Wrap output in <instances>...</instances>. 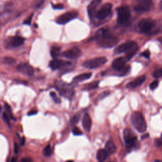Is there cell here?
<instances>
[{"label": "cell", "instance_id": "31", "mask_svg": "<svg viewBox=\"0 0 162 162\" xmlns=\"http://www.w3.org/2000/svg\"><path fill=\"white\" fill-rule=\"evenodd\" d=\"M5 110H6L9 116H10L11 119H13L14 120H16V119H15L13 118V115H12V113L11 107H10V106L7 103H5Z\"/></svg>", "mask_w": 162, "mask_h": 162}, {"label": "cell", "instance_id": "44", "mask_svg": "<svg viewBox=\"0 0 162 162\" xmlns=\"http://www.w3.org/2000/svg\"><path fill=\"white\" fill-rule=\"evenodd\" d=\"M149 137V134H146L144 135H143V136H142V139H146Z\"/></svg>", "mask_w": 162, "mask_h": 162}, {"label": "cell", "instance_id": "16", "mask_svg": "<svg viewBox=\"0 0 162 162\" xmlns=\"http://www.w3.org/2000/svg\"><path fill=\"white\" fill-rule=\"evenodd\" d=\"M125 63L126 61L124 58L119 57L114 60L112 66L114 70L121 72L125 67Z\"/></svg>", "mask_w": 162, "mask_h": 162}, {"label": "cell", "instance_id": "35", "mask_svg": "<svg viewBox=\"0 0 162 162\" xmlns=\"http://www.w3.org/2000/svg\"><path fill=\"white\" fill-rule=\"evenodd\" d=\"M33 14H32V15H30L28 18H27V19L24 21L23 23H24V24H26V25H31L32 19H33Z\"/></svg>", "mask_w": 162, "mask_h": 162}, {"label": "cell", "instance_id": "22", "mask_svg": "<svg viewBox=\"0 0 162 162\" xmlns=\"http://www.w3.org/2000/svg\"><path fill=\"white\" fill-rule=\"evenodd\" d=\"M138 50V46L137 44H136L130 49H129L126 52V55H125V58L127 60H130L135 55H136Z\"/></svg>", "mask_w": 162, "mask_h": 162}, {"label": "cell", "instance_id": "2", "mask_svg": "<svg viewBox=\"0 0 162 162\" xmlns=\"http://www.w3.org/2000/svg\"><path fill=\"white\" fill-rule=\"evenodd\" d=\"M131 123L132 125L139 132H144L147 129L145 119L141 112H134L131 115Z\"/></svg>", "mask_w": 162, "mask_h": 162}, {"label": "cell", "instance_id": "33", "mask_svg": "<svg viewBox=\"0 0 162 162\" xmlns=\"http://www.w3.org/2000/svg\"><path fill=\"white\" fill-rule=\"evenodd\" d=\"M158 86V80H154L149 84V88L151 90H154L157 88Z\"/></svg>", "mask_w": 162, "mask_h": 162}, {"label": "cell", "instance_id": "37", "mask_svg": "<svg viewBox=\"0 0 162 162\" xmlns=\"http://www.w3.org/2000/svg\"><path fill=\"white\" fill-rule=\"evenodd\" d=\"M155 144L156 145V146L158 147H161L162 146V138H158V139H156L155 141Z\"/></svg>", "mask_w": 162, "mask_h": 162}, {"label": "cell", "instance_id": "27", "mask_svg": "<svg viewBox=\"0 0 162 162\" xmlns=\"http://www.w3.org/2000/svg\"><path fill=\"white\" fill-rule=\"evenodd\" d=\"M43 155H44L45 157H49L50 156H51L53 152H52V148H51L50 144L47 145V146L44 148L43 151Z\"/></svg>", "mask_w": 162, "mask_h": 162}, {"label": "cell", "instance_id": "25", "mask_svg": "<svg viewBox=\"0 0 162 162\" xmlns=\"http://www.w3.org/2000/svg\"><path fill=\"white\" fill-rule=\"evenodd\" d=\"M99 83V82L97 80V81H94V82L90 83L89 84H87L84 86V89L88 91V90H93V89H96L98 88Z\"/></svg>", "mask_w": 162, "mask_h": 162}, {"label": "cell", "instance_id": "43", "mask_svg": "<svg viewBox=\"0 0 162 162\" xmlns=\"http://www.w3.org/2000/svg\"><path fill=\"white\" fill-rule=\"evenodd\" d=\"M37 114V112H36V111H33V112H29L28 113V115H35V114Z\"/></svg>", "mask_w": 162, "mask_h": 162}, {"label": "cell", "instance_id": "10", "mask_svg": "<svg viewBox=\"0 0 162 162\" xmlns=\"http://www.w3.org/2000/svg\"><path fill=\"white\" fill-rule=\"evenodd\" d=\"M81 55H82V52L77 47H73L62 53L63 57L70 60L77 59L81 56Z\"/></svg>", "mask_w": 162, "mask_h": 162}, {"label": "cell", "instance_id": "15", "mask_svg": "<svg viewBox=\"0 0 162 162\" xmlns=\"http://www.w3.org/2000/svg\"><path fill=\"white\" fill-rule=\"evenodd\" d=\"M17 70L23 74H26L29 76H33L34 73V70L32 66L28 63H20L17 67Z\"/></svg>", "mask_w": 162, "mask_h": 162}, {"label": "cell", "instance_id": "11", "mask_svg": "<svg viewBox=\"0 0 162 162\" xmlns=\"http://www.w3.org/2000/svg\"><path fill=\"white\" fill-rule=\"evenodd\" d=\"M151 6V1L148 2H136L134 6V10L136 12L143 13L149 10Z\"/></svg>", "mask_w": 162, "mask_h": 162}, {"label": "cell", "instance_id": "29", "mask_svg": "<svg viewBox=\"0 0 162 162\" xmlns=\"http://www.w3.org/2000/svg\"><path fill=\"white\" fill-rule=\"evenodd\" d=\"M110 94V92L109 91H103V93H101L98 97V100L100 101L103 99L104 98H105L106 96H109Z\"/></svg>", "mask_w": 162, "mask_h": 162}, {"label": "cell", "instance_id": "23", "mask_svg": "<svg viewBox=\"0 0 162 162\" xmlns=\"http://www.w3.org/2000/svg\"><path fill=\"white\" fill-rule=\"evenodd\" d=\"M108 156H109V154H108V153H106L105 149H100L97 152L96 158H97V159L98 161L103 162L106 159V158H108Z\"/></svg>", "mask_w": 162, "mask_h": 162}, {"label": "cell", "instance_id": "12", "mask_svg": "<svg viewBox=\"0 0 162 162\" xmlns=\"http://www.w3.org/2000/svg\"><path fill=\"white\" fill-rule=\"evenodd\" d=\"M25 42V39L20 36H14L10 38L7 43L6 47L8 48H17L22 46Z\"/></svg>", "mask_w": 162, "mask_h": 162}, {"label": "cell", "instance_id": "4", "mask_svg": "<svg viewBox=\"0 0 162 162\" xmlns=\"http://www.w3.org/2000/svg\"><path fill=\"white\" fill-rule=\"evenodd\" d=\"M124 139L127 149H132L134 148L137 143L138 138L132 130L130 129H125L124 131Z\"/></svg>", "mask_w": 162, "mask_h": 162}, {"label": "cell", "instance_id": "45", "mask_svg": "<svg viewBox=\"0 0 162 162\" xmlns=\"http://www.w3.org/2000/svg\"><path fill=\"white\" fill-rule=\"evenodd\" d=\"M20 141H21V144H22V145H23V144H24V143H25V138H24V137H23V138L21 139Z\"/></svg>", "mask_w": 162, "mask_h": 162}, {"label": "cell", "instance_id": "36", "mask_svg": "<svg viewBox=\"0 0 162 162\" xmlns=\"http://www.w3.org/2000/svg\"><path fill=\"white\" fill-rule=\"evenodd\" d=\"M141 56L146 58H149L150 57V52L149 50H146L144 52L141 53Z\"/></svg>", "mask_w": 162, "mask_h": 162}, {"label": "cell", "instance_id": "14", "mask_svg": "<svg viewBox=\"0 0 162 162\" xmlns=\"http://www.w3.org/2000/svg\"><path fill=\"white\" fill-rule=\"evenodd\" d=\"M137 44L134 41H127L119 46H118L114 50V53L116 55H119V54H122L124 53H126L129 49H130L132 46H134L135 44Z\"/></svg>", "mask_w": 162, "mask_h": 162}, {"label": "cell", "instance_id": "17", "mask_svg": "<svg viewBox=\"0 0 162 162\" xmlns=\"http://www.w3.org/2000/svg\"><path fill=\"white\" fill-rule=\"evenodd\" d=\"M146 78V75H144L139 76L136 79H134V80L128 83L127 85V87L129 88H136L137 87H139L145 82Z\"/></svg>", "mask_w": 162, "mask_h": 162}, {"label": "cell", "instance_id": "13", "mask_svg": "<svg viewBox=\"0 0 162 162\" xmlns=\"http://www.w3.org/2000/svg\"><path fill=\"white\" fill-rule=\"evenodd\" d=\"M70 65H71L70 62L63 61L62 60H59V59H57V58H54L49 63V67L53 70H58V69H60L61 68L69 66Z\"/></svg>", "mask_w": 162, "mask_h": 162}, {"label": "cell", "instance_id": "38", "mask_svg": "<svg viewBox=\"0 0 162 162\" xmlns=\"http://www.w3.org/2000/svg\"><path fill=\"white\" fill-rule=\"evenodd\" d=\"M53 8L54 9H57V10H61L63 8V5L62 4H57V5H52Z\"/></svg>", "mask_w": 162, "mask_h": 162}, {"label": "cell", "instance_id": "48", "mask_svg": "<svg viewBox=\"0 0 162 162\" xmlns=\"http://www.w3.org/2000/svg\"><path fill=\"white\" fill-rule=\"evenodd\" d=\"M2 106L0 105V113L2 112Z\"/></svg>", "mask_w": 162, "mask_h": 162}, {"label": "cell", "instance_id": "42", "mask_svg": "<svg viewBox=\"0 0 162 162\" xmlns=\"http://www.w3.org/2000/svg\"><path fill=\"white\" fill-rule=\"evenodd\" d=\"M50 96H51L53 98H55V97L57 96V94H56V93H55V92H51Z\"/></svg>", "mask_w": 162, "mask_h": 162}, {"label": "cell", "instance_id": "18", "mask_svg": "<svg viewBox=\"0 0 162 162\" xmlns=\"http://www.w3.org/2000/svg\"><path fill=\"white\" fill-rule=\"evenodd\" d=\"M101 1L102 0H93V1L90 3V5L88 6V14L91 18L96 14L97 7L101 3Z\"/></svg>", "mask_w": 162, "mask_h": 162}, {"label": "cell", "instance_id": "5", "mask_svg": "<svg viewBox=\"0 0 162 162\" xmlns=\"http://www.w3.org/2000/svg\"><path fill=\"white\" fill-rule=\"evenodd\" d=\"M108 62V60L106 57H98L93 58L91 60H86L84 63L83 66L87 68L94 69L104 65Z\"/></svg>", "mask_w": 162, "mask_h": 162}, {"label": "cell", "instance_id": "6", "mask_svg": "<svg viewBox=\"0 0 162 162\" xmlns=\"http://www.w3.org/2000/svg\"><path fill=\"white\" fill-rule=\"evenodd\" d=\"M57 89L59 91L60 94L67 98H71L74 95V91L71 86L64 83H58L57 85Z\"/></svg>", "mask_w": 162, "mask_h": 162}, {"label": "cell", "instance_id": "20", "mask_svg": "<svg viewBox=\"0 0 162 162\" xmlns=\"http://www.w3.org/2000/svg\"><path fill=\"white\" fill-rule=\"evenodd\" d=\"M105 151L109 155H112L117 151V147L115 143L112 141H108L105 145Z\"/></svg>", "mask_w": 162, "mask_h": 162}, {"label": "cell", "instance_id": "39", "mask_svg": "<svg viewBox=\"0 0 162 162\" xmlns=\"http://www.w3.org/2000/svg\"><path fill=\"white\" fill-rule=\"evenodd\" d=\"M33 160L30 158H24L21 159L22 162H31Z\"/></svg>", "mask_w": 162, "mask_h": 162}, {"label": "cell", "instance_id": "34", "mask_svg": "<svg viewBox=\"0 0 162 162\" xmlns=\"http://www.w3.org/2000/svg\"><path fill=\"white\" fill-rule=\"evenodd\" d=\"M3 120H5V122L8 125H10V117H8V114H7V113H3Z\"/></svg>", "mask_w": 162, "mask_h": 162}, {"label": "cell", "instance_id": "28", "mask_svg": "<svg viewBox=\"0 0 162 162\" xmlns=\"http://www.w3.org/2000/svg\"><path fill=\"white\" fill-rule=\"evenodd\" d=\"M80 120V115L78 114H75L70 120V123L72 125H75Z\"/></svg>", "mask_w": 162, "mask_h": 162}, {"label": "cell", "instance_id": "9", "mask_svg": "<svg viewBox=\"0 0 162 162\" xmlns=\"http://www.w3.org/2000/svg\"><path fill=\"white\" fill-rule=\"evenodd\" d=\"M77 16H78V13L75 12H67V13L59 16L57 18L56 22L58 24L64 25V24H66L67 23H68V22L71 21L72 20L75 18Z\"/></svg>", "mask_w": 162, "mask_h": 162}, {"label": "cell", "instance_id": "30", "mask_svg": "<svg viewBox=\"0 0 162 162\" xmlns=\"http://www.w3.org/2000/svg\"><path fill=\"white\" fill-rule=\"evenodd\" d=\"M153 77L154 78L162 77V68L155 70L153 73Z\"/></svg>", "mask_w": 162, "mask_h": 162}, {"label": "cell", "instance_id": "21", "mask_svg": "<svg viewBox=\"0 0 162 162\" xmlns=\"http://www.w3.org/2000/svg\"><path fill=\"white\" fill-rule=\"evenodd\" d=\"M91 75H92V73H84L80 74L73 78V79L72 80V83H78L79 82H82V81L90 78Z\"/></svg>", "mask_w": 162, "mask_h": 162}, {"label": "cell", "instance_id": "1", "mask_svg": "<svg viewBox=\"0 0 162 162\" xmlns=\"http://www.w3.org/2000/svg\"><path fill=\"white\" fill-rule=\"evenodd\" d=\"M95 39L98 45L103 48H111L119 42V39L105 28L101 29L96 33Z\"/></svg>", "mask_w": 162, "mask_h": 162}, {"label": "cell", "instance_id": "3", "mask_svg": "<svg viewBox=\"0 0 162 162\" xmlns=\"http://www.w3.org/2000/svg\"><path fill=\"white\" fill-rule=\"evenodd\" d=\"M117 22L119 24L124 25L128 23L130 18V12L127 5H122L117 9Z\"/></svg>", "mask_w": 162, "mask_h": 162}, {"label": "cell", "instance_id": "7", "mask_svg": "<svg viewBox=\"0 0 162 162\" xmlns=\"http://www.w3.org/2000/svg\"><path fill=\"white\" fill-rule=\"evenodd\" d=\"M154 25V21L151 18H144L139 23V28L141 33L143 34L149 33Z\"/></svg>", "mask_w": 162, "mask_h": 162}, {"label": "cell", "instance_id": "50", "mask_svg": "<svg viewBox=\"0 0 162 162\" xmlns=\"http://www.w3.org/2000/svg\"><path fill=\"white\" fill-rule=\"evenodd\" d=\"M161 138H162V134H161Z\"/></svg>", "mask_w": 162, "mask_h": 162}, {"label": "cell", "instance_id": "26", "mask_svg": "<svg viewBox=\"0 0 162 162\" xmlns=\"http://www.w3.org/2000/svg\"><path fill=\"white\" fill-rule=\"evenodd\" d=\"M3 63L6 65H14L16 63V60L14 58L10 57H6L3 60Z\"/></svg>", "mask_w": 162, "mask_h": 162}, {"label": "cell", "instance_id": "46", "mask_svg": "<svg viewBox=\"0 0 162 162\" xmlns=\"http://www.w3.org/2000/svg\"><path fill=\"white\" fill-rule=\"evenodd\" d=\"M17 159L15 157H12V159H11V161H12V162H15V161H17Z\"/></svg>", "mask_w": 162, "mask_h": 162}, {"label": "cell", "instance_id": "49", "mask_svg": "<svg viewBox=\"0 0 162 162\" xmlns=\"http://www.w3.org/2000/svg\"><path fill=\"white\" fill-rule=\"evenodd\" d=\"M160 7H161V8L162 9V1L161 2V3H160Z\"/></svg>", "mask_w": 162, "mask_h": 162}, {"label": "cell", "instance_id": "32", "mask_svg": "<svg viewBox=\"0 0 162 162\" xmlns=\"http://www.w3.org/2000/svg\"><path fill=\"white\" fill-rule=\"evenodd\" d=\"M72 132L75 135V136H80L83 134V132L81 131L78 127H73L72 129Z\"/></svg>", "mask_w": 162, "mask_h": 162}, {"label": "cell", "instance_id": "8", "mask_svg": "<svg viewBox=\"0 0 162 162\" xmlns=\"http://www.w3.org/2000/svg\"><path fill=\"white\" fill-rule=\"evenodd\" d=\"M112 9V4L110 3H107L103 5L101 8L97 12V13H96L95 17L98 20H104L110 14Z\"/></svg>", "mask_w": 162, "mask_h": 162}, {"label": "cell", "instance_id": "47", "mask_svg": "<svg viewBox=\"0 0 162 162\" xmlns=\"http://www.w3.org/2000/svg\"><path fill=\"white\" fill-rule=\"evenodd\" d=\"M159 41L162 44V38H160V39H159Z\"/></svg>", "mask_w": 162, "mask_h": 162}, {"label": "cell", "instance_id": "19", "mask_svg": "<svg viewBox=\"0 0 162 162\" xmlns=\"http://www.w3.org/2000/svg\"><path fill=\"white\" fill-rule=\"evenodd\" d=\"M83 126L84 130L87 132H90L92 126V120L90 115L88 114H86L83 119Z\"/></svg>", "mask_w": 162, "mask_h": 162}, {"label": "cell", "instance_id": "40", "mask_svg": "<svg viewBox=\"0 0 162 162\" xmlns=\"http://www.w3.org/2000/svg\"><path fill=\"white\" fill-rule=\"evenodd\" d=\"M18 145L17 143H15L14 144V152L15 154H17L18 153Z\"/></svg>", "mask_w": 162, "mask_h": 162}, {"label": "cell", "instance_id": "41", "mask_svg": "<svg viewBox=\"0 0 162 162\" xmlns=\"http://www.w3.org/2000/svg\"><path fill=\"white\" fill-rule=\"evenodd\" d=\"M53 99H54V101H55V103H60L61 102L60 99V98H58L57 96H56L55 98H53Z\"/></svg>", "mask_w": 162, "mask_h": 162}, {"label": "cell", "instance_id": "24", "mask_svg": "<svg viewBox=\"0 0 162 162\" xmlns=\"http://www.w3.org/2000/svg\"><path fill=\"white\" fill-rule=\"evenodd\" d=\"M60 51H61V48L57 46H54L51 48L50 50V54L51 56L53 58H57L60 55Z\"/></svg>", "mask_w": 162, "mask_h": 162}]
</instances>
